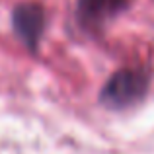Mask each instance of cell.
I'll return each instance as SVG.
<instances>
[{"label": "cell", "instance_id": "cell-2", "mask_svg": "<svg viewBox=\"0 0 154 154\" xmlns=\"http://www.w3.org/2000/svg\"><path fill=\"white\" fill-rule=\"evenodd\" d=\"M12 22H14V29H16V33H18V37L22 39L29 49H35L39 39H41V35H43L45 23H47L45 10L35 2L20 4L14 10Z\"/></svg>", "mask_w": 154, "mask_h": 154}, {"label": "cell", "instance_id": "cell-3", "mask_svg": "<svg viewBox=\"0 0 154 154\" xmlns=\"http://www.w3.org/2000/svg\"><path fill=\"white\" fill-rule=\"evenodd\" d=\"M127 0H80L78 2V20L86 27H98L115 18L125 8Z\"/></svg>", "mask_w": 154, "mask_h": 154}, {"label": "cell", "instance_id": "cell-1", "mask_svg": "<svg viewBox=\"0 0 154 154\" xmlns=\"http://www.w3.org/2000/svg\"><path fill=\"white\" fill-rule=\"evenodd\" d=\"M148 88V74L140 68L117 70L103 86L102 100L111 107H125L144 96Z\"/></svg>", "mask_w": 154, "mask_h": 154}]
</instances>
